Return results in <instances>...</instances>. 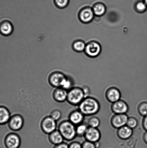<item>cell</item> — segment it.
<instances>
[{
  "mask_svg": "<svg viewBox=\"0 0 147 148\" xmlns=\"http://www.w3.org/2000/svg\"><path fill=\"white\" fill-rule=\"evenodd\" d=\"M72 78L71 77L67 76L66 77L63 79L62 83L60 88L63 89L68 91L71 89L72 86Z\"/></svg>",
  "mask_w": 147,
  "mask_h": 148,
  "instance_id": "obj_22",
  "label": "cell"
},
{
  "mask_svg": "<svg viewBox=\"0 0 147 148\" xmlns=\"http://www.w3.org/2000/svg\"><path fill=\"white\" fill-rule=\"evenodd\" d=\"M49 141L52 144L56 145L63 143L64 139L58 130H56L48 135Z\"/></svg>",
  "mask_w": 147,
  "mask_h": 148,
  "instance_id": "obj_15",
  "label": "cell"
},
{
  "mask_svg": "<svg viewBox=\"0 0 147 148\" xmlns=\"http://www.w3.org/2000/svg\"><path fill=\"white\" fill-rule=\"evenodd\" d=\"M106 95L109 101L113 103L119 101L121 97L120 92L115 88H111L108 91Z\"/></svg>",
  "mask_w": 147,
  "mask_h": 148,
  "instance_id": "obj_18",
  "label": "cell"
},
{
  "mask_svg": "<svg viewBox=\"0 0 147 148\" xmlns=\"http://www.w3.org/2000/svg\"><path fill=\"white\" fill-rule=\"evenodd\" d=\"M66 76L62 72H54L49 77V83L54 88H60L62 82Z\"/></svg>",
  "mask_w": 147,
  "mask_h": 148,
  "instance_id": "obj_7",
  "label": "cell"
},
{
  "mask_svg": "<svg viewBox=\"0 0 147 148\" xmlns=\"http://www.w3.org/2000/svg\"><path fill=\"white\" fill-rule=\"evenodd\" d=\"M144 140L145 143L147 144V131L144 134Z\"/></svg>",
  "mask_w": 147,
  "mask_h": 148,
  "instance_id": "obj_34",
  "label": "cell"
},
{
  "mask_svg": "<svg viewBox=\"0 0 147 148\" xmlns=\"http://www.w3.org/2000/svg\"><path fill=\"white\" fill-rule=\"evenodd\" d=\"M21 142L20 136L16 133H9L4 140V145L6 148H19Z\"/></svg>",
  "mask_w": 147,
  "mask_h": 148,
  "instance_id": "obj_6",
  "label": "cell"
},
{
  "mask_svg": "<svg viewBox=\"0 0 147 148\" xmlns=\"http://www.w3.org/2000/svg\"><path fill=\"white\" fill-rule=\"evenodd\" d=\"M93 11L95 15L97 16H102L106 12V7L103 3L99 2L96 3L93 5Z\"/></svg>",
  "mask_w": 147,
  "mask_h": 148,
  "instance_id": "obj_20",
  "label": "cell"
},
{
  "mask_svg": "<svg viewBox=\"0 0 147 148\" xmlns=\"http://www.w3.org/2000/svg\"><path fill=\"white\" fill-rule=\"evenodd\" d=\"M138 123L136 119L134 118L129 119L128 120L127 125L131 129L134 128L137 126Z\"/></svg>",
  "mask_w": 147,
  "mask_h": 148,
  "instance_id": "obj_29",
  "label": "cell"
},
{
  "mask_svg": "<svg viewBox=\"0 0 147 148\" xmlns=\"http://www.w3.org/2000/svg\"></svg>",
  "mask_w": 147,
  "mask_h": 148,
  "instance_id": "obj_36",
  "label": "cell"
},
{
  "mask_svg": "<svg viewBox=\"0 0 147 148\" xmlns=\"http://www.w3.org/2000/svg\"><path fill=\"white\" fill-rule=\"evenodd\" d=\"M85 136L87 141L95 143L100 140L101 134L97 128L90 127L87 128Z\"/></svg>",
  "mask_w": 147,
  "mask_h": 148,
  "instance_id": "obj_10",
  "label": "cell"
},
{
  "mask_svg": "<svg viewBox=\"0 0 147 148\" xmlns=\"http://www.w3.org/2000/svg\"><path fill=\"white\" fill-rule=\"evenodd\" d=\"M86 54L91 57H96L100 54L101 47L99 43L93 42L88 44L84 51Z\"/></svg>",
  "mask_w": 147,
  "mask_h": 148,
  "instance_id": "obj_9",
  "label": "cell"
},
{
  "mask_svg": "<svg viewBox=\"0 0 147 148\" xmlns=\"http://www.w3.org/2000/svg\"><path fill=\"white\" fill-rule=\"evenodd\" d=\"M69 148H82V145L77 142H73L69 145Z\"/></svg>",
  "mask_w": 147,
  "mask_h": 148,
  "instance_id": "obj_31",
  "label": "cell"
},
{
  "mask_svg": "<svg viewBox=\"0 0 147 148\" xmlns=\"http://www.w3.org/2000/svg\"><path fill=\"white\" fill-rule=\"evenodd\" d=\"M112 110L116 114H125L127 112L128 106L126 103L122 101H118L114 103L112 105Z\"/></svg>",
  "mask_w": 147,
  "mask_h": 148,
  "instance_id": "obj_14",
  "label": "cell"
},
{
  "mask_svg": "<svg viewBox=\"0 0 147 148\" xmlns=\"http://www.w3.org/2000/svg\"><path fill=\"white\" fill-rule=\"evenodd\" d=\"M84 97L83 90L78 88H72L68 91L67 101L72 105H77L83 101Z\"/></svg>",
  "mask_w": 147,
  "mask_h": 148,
  "instance_id": "obj_3",
  "label": "cell"
},
{
  "mask_svg": "<svg viewBox=\"0 0 147 148\" xmlns=\"http://www.w3.org/2000/svg\"><path fill=\"white\" fill-rule=\"evenodd\" d=\"M128 119V116L126 114H117L112 119V125L116 128H120L127 125Z\"/></svg>",
  "mask_w": 147,
  "mask_h": 148,
  "instance_id": "obj_12",
  "label": "cell"
},
{
  "mask_svg": "<svg viewBox=\"0 0 147 148\" xmlns=\"http://www.w3.org/2000/svg\"><path fill=\"white\" fill-rule=\"evenodd\" d=\"M82 148H97L95 143L87 141L84 142L82 145Z\"/></svg>",
  "mask_w": 147,
  "mask_h": 148,
  "instance_id": "obj_30",
  "label": "cell"
},
{
  "mask_svg": "<svg viewBox=\"0 0 147 148\" xmlns=\"http://www.w3.org/2000/svg\"><path fill=\"white\" fill-rule=\"evenodd\" d=\"M11 117L8 109L4 106H0V125L8 124Z\"/></svg>",
  "mask_w": 147,
  "mask_h": 148,
  "instance_id": "obj_16",
  "label": "cell"
},
{
  "mask_svg": "<svg viewBox=\"0 0 147 148\" xmlns=\"http://www.w3.org/2000/svg\"><path fill=\"white\" fill-rule=\"evenodd\" d=\"M70 1V0H54V2L58 8L63 9L69 5Z\"/></svg>",
  "mask_w": 147,
  "mask_h": 148,
  "instance_id": "obj_24",
  "label": "cell"
},
{
  "mask_svg": "<svg viewBox=\"0 0 147 148\" xmlns=\"http://www.w3.org/2000/svg\"><path fill=\"white\" fill-rule=\"evenodd\" d=\"M139 111L141 115L145 117L147 116V103H142L140 106Z\"/></svg>",
  "mask_w": 147,
  "mask_h": 148,
  "instance_id": "obj_27",
  "label": "cell"
},
{
  "mask_svg": "<svg viewBox=\"0 0 147 148\" xmlns=\"http://www.w3.org/2000/svg\"><path fill=\"white\" fill-rule=\"evenodd\" d=\"M68 91L61 88H55L53 91V99L58 103H62L67 100Z\"/></svg>",
  "mask_w": 147,
  "mask_h": 148,
  "instance_id": "obj_11",
  "label": "cell"
},
{
  "mask_svg": "<svg viewBox=\"0 0 147 148\" xmlns=\"http://www.w3.org/2000/svg\"><path fill=\"white\" fill-rule=\"evenodd\" d=\"M62 114V112L60 110L58 109H56L53 110L50 112L49 116L53 119L57 121L61 119Z\"/></svg>",
  "mask_w": 147,
  "mask_h": 148,
  "instance_id": "obj_26",
  "label": "cell"
},
{
  "mask_svg": "<svg viewBox=\"0 0 147 148\" xmlns=\"http://www.w3.org/2000/svg\"><path fill=\"white\" fill-rule=\"evenodd\" d=\"M86 46L85 43L82 40H76L72 45L73 50L78 53H81L84 51Z\"/></svg>",
  "mask_w": 147,
  "mask_h": 148,
  "instance_id": "obj_21",
  "label": "cell"
},
{
  "mask_svg": "<svg viewBox=\"0 0 147 148\" xmlns=\"http://www.w3.org/2000/svg\"><path fill=\"white\" fill-rule=\"evenodd\" d=\"M89 123L90 127L97 128L100 125V122L99 119L96 117H93L89 120Z\"/></svg>",
  "mask_w": 147,
  "mask_h": 148,
  "instance_id": "obj_28",
  "label": "cell"
},
{
  "mask_svg": "<svg viewBox=\"0 0 147 148\" xmlns=\"http://www.w3.org/2000/svg\"><path fill=\"white\" fill-rule=\"evenodd\" d=\"M53 148H69V145L67 143H63L60 144L55 145Z\"/></svg>",
  "mask_w": 147,
  "mask_h": 148,
  "instance_id": "obj_32",
  "label": "cell"
},
{
  "mask_svg": "<svg viewBox=\"0 0 147 148\" xmlns=\"http://www.w3.org/2000/svg\"><path fill=\"white\" fill-rule=\"evenodd\" d=\"M87 128L86 125L83 124L79 125L76 127V134L80 136L85 135Z\"/></svg>",
  "mask_w": 147,
  "mask_h": 148,
  "instance_id": "obj_25",
  "label": "cell"
},
{
  "mask_svg": "<svg viewBox=\"0 0 147 148\" xmlns=\"http://www.w3.org/2000/svg\"><path fill=\"white\" fill-rule=\"evenodd\" d=\"M132 130L131 128L125 126L119 128L118 132V134L120 138L124 140L129 138L132 134Z\"/></svg>",
  "mask_w": 147,
  "mask_h": 148,
  "instance_id": "obj_19",
  "label": "cell"
},
{
  "mask_svg": "<svg viewBox=\"0 0 147 148\" xmlns=\"http://www.w3.org/2000/svg\"><path fill=\"white\" fill-rule=\"evenodd\" d=\"M144 1L145 3L146 4L147 6V0H143Z\"/></svg>",
  "mask_w": 147,
  "mask_h": 148,
  "instance_id": "obj_35",
  "label": "cell"
},
{
  "mask_svg": "<svg viewBox=\"0 0 147 148\" xmlns=\"http://www.w3.org/2000/svg\"><path fill=\"white\" fill-rule=\"evenodd\" d=\"M40 127L43 132L49 135L57 130V121L50 116H46L41 120Z\"/></svg>",
  "mask_w": 147,
  "mask_h": 148,
  "instance_id": "obj_4",
  "label": "cell"
},
{
  "mask_svg": "<svg viewBox=\"0 0 147 148\" xmlns=\"http://www.w3.org/2000/svg\"><path fill=\"white\" fill-rule=\"evenodd\" d=\"M135 8L139 12L144 13L147 11V6L143 0L139 1L135 4Z\"/></svg>",
  "mask_w": 147,
  "mask_h": 148,
  "instance_id": "obj_23",
  "label": "cell"
},
{
  "mask_svg": "<svg viewBox=\"0 0 147 148\" xmlns=\"http://www.w3.org/2000/svg\"><path fill=\"white\" fill-rule=\"evenodd\" d=\"M94 15L92 9L90 7H85L80 10L79 18L82 23H89L93 20Z\"/></svg>",
  "mask_w": 147,
  "mask_h": 148,
  "instance_id": "obj_8",
  "label": "cell"
},
{
  "mask_svg": "<svg viewBox=\"0 0 147 148\" xmlns=\"http://www.w3.org/2000/svg\"><path fill=\"white\" fill-rule=\"evenodd\" d=\"M80 111L85 115H91L97 113L99 109L98 101L94 99L87 98L80 103L79 106Z\"/></svg>",
  "mask_w": 147,
  "mask_h": 148,
  "instance_id": "obj_2",
  "label": "cell"
},
{
  "mask_svg": "<svg viewBox=\"0 0 147 148\" xmlns=\"http://www.w3.org/2000/svg\"><path fill=\"white\" fill-rule=\"evenodd\" d=\"M143 126L145 130L147 131V116L145 117L143 121Z\"/></svg>",
  "mask_w": 147,
  "mask_h": 148,
  "instance_id": "obj_33",
  "label": "cell"
},
{
  "mask_svg": "<svg viewBox=\"0 0 147 148\" xmlns=\"http://www.w3.org/2000/svg\"><path fill=\"white\" fill-rule=\"evenodd\" d=\"M24 124V120L23 116L16 114L11 116L8 124V127L14 132L20 131L23 128Z\"/></svg>",
  "mask_w": 147,
  "mask_h": 148,
  "instance_id": "obj_5",
  "label": "cell"
},
{
  "mask_svg": "<svg viewBox=\"0 0 147 148\" xmlns=\"http://www.w3.org/2000/svg\"><path fill=\"white\" fill-rule=\"evenodd\" d=\"M63 136L64 140L70 141L76 136V127L69 120H64L60 123L58 130Z\"/></svg>",
  "mask_w": 147,
  "mask_h": 148,
  "instance_id": "obj_1",
  "label": "cell"
},
{
  "mask_svg": "<svg viewBox=\"0 0 147 148\" xmlns=\"http://www.w3.org/2000/svg\"><path fill=\"white\" fill-rule=\"evenodd\" d=\"M83 114L80 111H73L69 115V120L74 125H79L83 121Z\"/></svg>",
  "mask_w": 147,
  "mask_h": 148,
  "instance_id": "obj_17",
  "label": "cell"
},
{
  "mask_svg": "<svg viewBox=\"0 0 147 148\" xmlns=\"http://www.w3.org/2000/svg\"><path fill=\"white\" fill-rule=\"evenodd\" d=\"M14 31V27L12 23L7 20L0 23V34L4 36L11 35Z\"/></svg>",
  "mask_w": 147,
  "mask_h": 148,
  "instance_id": "obj_13",
  "label": "cell"
}]
</instances>
